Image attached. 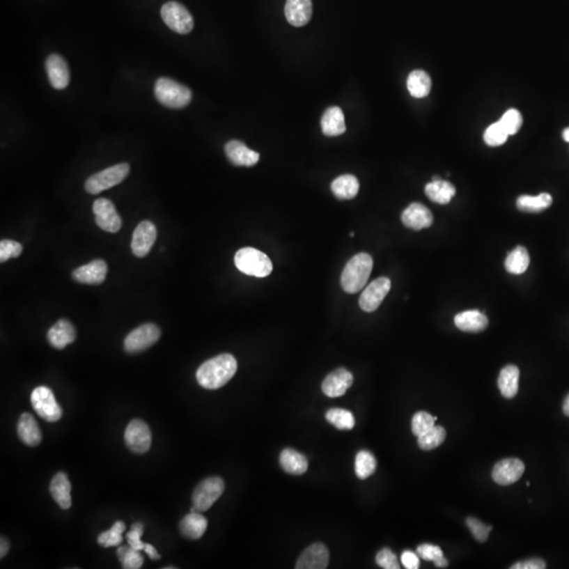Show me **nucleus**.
Here are the masks:
<instances>
[{"mask_svg": "<svg viewBox=\"0 0 569 569\" xmlns=\"http://www.w3.org/2000/svg\"><path fill=\"white\" fill-rule=\"evenodd\" d=\"M237 371V361L229 353L217 355L205 361L197 369L196 380L201 387L215 390L225 386Z\"/></svg>", "mask_w": 569, "mask_h": 569, "instance_id": "obj_1", "label": "nucleus"}, {"mask_svg": "<svg viewBox=\"0 0 569 569\" xmlns=\"http://www.w3.org/2000/svg\"><path fill=\"white\" fill-rule=\"evenodd\" d=\"M373 260L368 254L353 256L343 270L341 285L347 293H357L365 287L373 271Z\"/></svg>", "mask_w": 569, "mask_h": 569, "instance_id": "obj_2", "label": "nucleus"}, {"mask_svg": "<svg viewBox=\"0 0 569 569\" xmlns=\"http://www.w3.org/2000/svg\"><path fill=\"white\" fill-rule=\"evenodd\" d=\"M154 93L162 106L171 109L185 108L192 100V92L188 87L167 77L159 78L156 81Z\"/></svg>", "mask_w": 569, "mask_h": 569, "instance_id": "obj_3", "label": "nucleus"}, {"mask_svg": "<svg viewBox=\"0 0 569 569\" xmlns=\"http://www.w3.org/2000/svg\"><path fill=\"white\" fill-rule=\"evenodd\" d=\"M236 268L250 276L266 277L272 272V262L260 250L242 248L236 252L234 258Z\"/></svg>", "mask_w": 569, "mask_h": 569, "instance_id": "obj_4", "label": "nucleus"}, {"mask_svg": "<svg viewBox=\"0 0 569 569\" xmlns=\"http://www.w3.org/2000/svg\"><path fill=\"white\" fill-rule=\"evenodd\" d=\"M224 490L225 482L219 476H211L199 483L193 492V507L191 511L204 513L208 510L221 498Z\"/></svg>", "mask_w": 569, "mask_h": 569, "instance_id": "obj_5", "label": "nucleus"}, {"mask_svg": "<svg viewBox=\"0 0 569 569\" xmlns=\"http://www.w3.org/2000/svg\"><path fill=\"white\" fill-rule=\"evenodd\" d=\"M129 172L130 167L128 164H118L102 170L88 178L85 185L86 191L90 194H98L102 191L108 190L120 184L128 176Z\"/></svg>", "mask_w": 569, "mask_h": 569, "instance_id": "obj_6", "label": "nucleus"}, {"mask_svg": "<svg viewBox=\"0 0 569 569\" xmlns=\"http://www.w3.org/2000/svg\"><path fill=\"white\" fill-rule=\"evenodd\" d=\"M31 402L38 416L48 422H56L63 416V410L57 404L52 390L46 386H40L33 390Z\"/></svg>", "mask_w": 569, "mask_h": 569, "instance_id": "obj_7", "label": "nucleus"}, {"mask_svg": "<svg viewBox=\"0 0 569 569\" xmlns=\"http://www.w3.org/2000/svg\"><path fill=\"white\" fill-rule=\"evenodd\" d=\"M162 18L165 24L178 34H188L193 30L194 22L190 12L176 1H170L162 6Z\"/></svg>", "mask_w": 569, "mask_h": 569, "instance_id": "obj_8", "label": "nucleus"}, {"mask_svg": "<svg viewBox=\"0 0 569 569\" xmlns=\"http://www.w3.org/2000/svg\"><path fill=\"white\" fill-rule=\"evenodd\" d=\"M160 338L159 328L154 324L141 325L131 332L125 340V350L128 353H139L153 346Z\"/></svg>", "mask_w": 569, "mask_h": 569, "instance_id": "obj_9", "label": "nucleus"}, {"mask_svg": "<svg viewBox=\"0 0 569 569\" xmlns=\"http://www.w3.org/2000/svg\"><path fill=\"white\" fill-rule=\"evenodd\" d=\"M125 441L132 453L143 455L151 447L152 435L149 426L141 420L131 421L125 432Z\"/></svg>", "mask_w": 569, "mask_h": 569, "instance_id": "obj_10", "label": "nucleus"}, {"mask_svg": "<svg viewBox=\"0 0 569 569\" xmlns=\"http://www.w3.org/2000/svg\"><path fill=\"white\" fill-rule=\"evenodd\" d=\"M390 289L391 281L388 277L382 276L375 279L361 293L359 301V307L365 312L375 311L387 297Z\"/></svg>", "mask_w": 569, "mask_h": 569, "instance_id": "obj_11", "label": "nucleus"}, {"mask_svg": "<svg viewBox=\"0 0 569 569\" xmlns=\"http://www.w3.org/2000/svg\"><path fill=\"white\" fill-rule=\"evenodd\" d=\"M93 212L98 227L104 231L116 233L121 228V219L112 201L108 198H98L93 205Z\"/></svg>", "mask_w": 569, "mask_h": 569, "instance_id": "obj_12", "label": "nucleus"}, {"mask_svg": "<svg viewBox=\"0 0 569 569\" xmlns=\"http://www.w3.org/2000/svg\"><path fill=\"white\" fill-rule=\"evenodd\" d=\"M157 237V230L155 225L151 221H143L137 226L133 233L131 248L137 258H145L149 254L152 246Z\"/></svg>", "mask_w": 569, "mask_h": 569, "instance_id": "obj_13", "label": "nucleus"}, {"mask_svg": "<svg viewBox=\"0 0 569 569\" xmlns=\"http://www.w3.org/2000/svg\"><path fill=\"white\" fill-rule=\"evenodd\" d=\"M525 471V465L519 459H505L494 465L492 478L497 484L508 486L519 481Z\"/></svg>", "mask_w": 569, "mask_h": 569, "instance_id": "obj_14", "label": "nucleus"}, {"mask_svg": "<svg viewBox=\"0 0 569 569\" xmlns=\"http://www.w3.org/2000/svg\"><path fill=\"white\" fill-rule=\"evenodd\" d=\"M353 383V375L345 368H338L325 377L322 390L329 398H340L346 393Z\"/></svg>", "mask_w": 569, "mask_h": 569, "instance_id": "obj_15", "label": "nucleus"}, {"mask_svg": "<svg viewBox=\"0 0 569 569\" xmlns=\"http://www.w3.org/2000/svg\"><path fill=\"white\" fill-rule=\"evenodd\" d=\"M329 563V552L324 544H312L297 560V569H325Z\"/></svg>", "mask_w": 569, "mask_h": 569, "instance_id": "obj_16", "label": "nucleus"}, {"mask_svg": "<svg viewBox=\"0 0 569 569\" xmlns=\"http://www.w3.org/2000/svg\"><path fill=\"white\" fill-rule=\"evenodd\" d=\"M108 266L102 260H95L85 266L78 267L72 273V277L78 283L87 285H100L106 279Z\"/></svg>", "mask_w": 569, "mask_h": 569, "instance_id": "obj_17", "label": "nucleus"}, {"mask_svg": "<svg viewBox=\"0 0 569 569\" xmlns=\"http://www.w3.org/2000/svg\"><path fill=\"white\" fill-rule=\"evenodd\" d=\"M228 159L235 166L252 167L260 160V154L240 141H230L225 146Z\"/></svg>", "mask_w": 569, "mask_h": 569, "instance_id": "obj_18", "label": "nucleus"}, {"mask_svg": "<svg viewBox=\"0 0 569 569\" xmlns=\"http://www.w3.org/2000/svg\"><path fill=\"white\" fill-rule=\"evenodd\" d=\"M47 73L53 88L63 90L70 83V70L67 61L59 54H52L46 61Z\"/></svg>", "mask_w": 569, "mask_h": 569, "instance_id": "obj_19", "label": "nucleus"}, {"mask_svg": "<svg viewBox=\"0 0 569 569\" xmlns=\"http://www.w3.org/2000/svg\"><path fill=\"white\" fill-rule=\"evenodd\" d=\"M402 221L406 227L418 231L432 225V213L424 205L414 203L405 209L402 215Z\"/></svg>", "mask_w": 569, "mask_h": 569, "instance_id": "obj_20", "label": "nucleus"}, {"mask_svg": "<svg viewBox=\"0 0 569 569\" xmlns=\"http://www.w3.org/2000/svg\"><path fill=\"white\" fill-rule=\"evenodd\" d=\"M311 0H287L285 6V15L289 24L293 26H303L312 17Z\"/></svg>", "mask_w": 569, "mask_h": 569, "instance_id": "obj_21", "label": "nucleus"}, {"mask_svg": "<svg viewBox=\"0 0 569 569\" xmlns=\"http://www.w3.org/2000/svg\"><path fill=\"white\" fill-rule=\"evenodd\" d=\"M47 338L54 348H65L68 345L72 344L75 341V328L69 320L61 318L56 324L53 325L51 329L49 330Z\"/></svg>", "mask_w": 569, "mask_h": 569, "instance_id": "obj_22", "label": "nucleus"}, {"mask_svg": "<svg viewBox=\"0 0 569 569\" xmlns=\"http://www.w3.org/2000/svg\"><path fill=\"white\" fill-rule=\"evenodd\" d=\"M455 324L461 332L478 334L488 327V318L478 310H467L455 315Z\"/></svg>", "mask_w": 569, "mask_h": 569, "instance_id": "obj_23", "label": "nucleus"}, {"mask_svg": "<svg viewBox=\"0 0 569 569\" xmlns=\"http://www.w3.org/2000/svg\"><path fill=\"white\" fill-rule=\"evenodd\" d=\"M208 527V521L198 511H191L180 523V533L189 540H198Z\"/></svg>", "mask_w": 569, "mask_h": 569, "instance_id": "obj_24", "label": "nucleus"}, {"mask_svg": "<svg viewBox=\"0 0 569 569\" xmlns=\"http://www.w3.org/2000/svg\"><path fill=\"white\" fill-rule=\"evenodd\" d=\"M322 133L326 137H338L346 131L344 113L338 107H330L325 111L320 120Z\"/></svg>", "mask_w": 569, "mask_h": 569, "instance_id": "obj_25", "label": "nucleus"}, {"mask_svg": "<svg viewBox=\"0 0 569 569\" xmlns=\"http://www.w3.org/2000/svg\"><path fill=\"white\" fill-rule=\"evenodd\" d=\"M50 492L55 502L63 509L71 507V483L65 472H59L51 481Z\"/></svg>", "mask_w": 569, "mask_h": 569, "instance_id": "obj_26", "label": "nucleus"}, {"mask_svg": "<svg viewBox=\"0 0 569 569\" xmlns=\"http://www.w3.org/2000/svg\"><path fill=\"white\" fill-rule=\"evenodd\" d=\"M18 435L26 445L35 447L42 442V432L32 414H22L17 427Z\"/></svg>", "mask_w": 569, "mask_h": 569, "instance_id": "obj_27", "label": "nucleus"}, {"mask_svg": "<svg viewBox=\"0 0 569 569\" xmlns=\"http://www.w3.org/2000/svg\"><path fill=\"white\" fill-rule=\"evenodd\" d=\"M279 463L287 474H295V476L305 474L308 469L307 458L293 449H286L281 451L279 455Z\"/></svg>", "mask_w": 569, "mask_h": 569, "instance_id": "obj_28", "label": "nucleus"}, {"mask_svg": "<svg viewBox=\"0 0 569 569\" xmlns=\"http://www.w3.org/2000/svg\"><path fill=\"white\" fill-rule=\"evenodd\" d=\"M425 193L433 203L446 205L451 203L455 195V188L451 182L446 180H432L425 187Z\"/></svg>", "mask_w": 569, "mask_h": 569, "instance_id": "obj_29", "label": "nucleus"}, {"mask_svg": "<svg viewBox=\"0 0 569 569\" xmlns=\"http://www.w3.org/2000/svg\"><path fill=\"white\" fill-rule=\"evenodd\" d=\"M520 371L517 366L508 365L501 371L498 385L504 398H513L519 391Z\"/></svg>", "mask_w": 569, "mask_h": 569, "instance_id": "obj_30", "label": "nucleus"}, {"mask_svg": "<svg viewBox=\"0 0 569 569\" xmlns=\"http://www.w3.org/2000/svg\"><path fill=\"white\" fill-rule=\"evenodd\" d=\"M552 204V196L549 193H541L537 196L522 195L517 198V207L520 211L527 213H539L549 208Z\"/></svg>", "mask_w": 569, "mask_h": 569, "instance_id": "obj_31", "label": "nucleus"}, {"mask_svg": "<svg viewBox=\"0 0 569 569\" xmlns=\"http://www.w3.org/2000/svg\"><path fill=\"white\" fill-rule=\"evenodd\" d=\"M431 78L423 70H414L407 78V88L414 98H424L430 93Z\"/></svg>", "mask_w": 569, "mask_h": 569, "instance_id": "obj_32", "label": "nucleus"}, {"mask_svg": "<svg viewBox=\"0 0 569 569\" xmlns=\"http://www.w3.org/2000/svg\"><path fill=\"white\" fill-rule=\"evenodd\" d=\"M332 190L338 199H352L359 190V182L354 176L345 174L332 182Z\"/></svg>", "mask_w": 569, "mask_h": 569, "instance_id": "obj_33", "label": "nucleus"}, {"mask_svg": "<svg viewBox=\"0 0 569 569\" xmlns=\"http://www.w3.org/2000/svg\"><path fill=\"white\" fill-rule=\"evenodd\" d=\"M531 263V258L526 248L519 246L507 256L505 260V268L511 274H522L527 270Z\"/></svg>", "mask_w": 569, "mask_h": 569, "instance_id": "obj_34", "label": "nucleus"}, {"mask_svg": "<svg viewBox=\"0 0 569 569\" xmlns=\"http://www.w3.org/2000/svg\"><path fill=\"white\" fill-rule=\"evenodd\" d=\"M355 474L361 480L369 478L377 469V460L373 453L367 451H359L355 458Z\"/></svg>", "mask_w": 569, "mask_h": 569, "instance_id": "obj_35", "label": "nucleus"}, {"mask_svg": "<svg viewBox=\"0 0 569 569\" xmlns=\"http://www.w3.org/2000/svg\"><path fill=\"white\" fill-rule=\"evenodd\" d=\"M326 420L340 430H351L354 427L353 414L342 408H332L326 412Z\"/></svg>", "mask_w": 569, "mask_h": 569, "instance_id": "obj_36", "label": "nucleus"}, {"mask_svg": "<svg viewBox=\"0 0 569 569\" xmlns=\"http://www.w3.org/2000/svg\"><path fill=\"white\" fill-rule=\"evenodd\" d=\"M446 430L442 426H433L430 430L418 437V444L423 451H432L444 443Z\"/></svg>", "mask_w": 569, "mask_h": 569, "instance_id": "obj_37", "label": "nucleus"}, {"mask_svg": "<svg viewBox=\"0 0 569 569\" xmlns=\"http://www.w3.org/2000/svg\"><path fill=\"white\" fill-rule=\"evenodd\" d=\"M126 531L124 522L117 521L109 531L98 536V542L102 547H114L123 543V533Z\"/></svg>", "mask_w": 569, "mask_h": 569, "instance_id": "obj_38", "label": "nucleus"}, {"mask_svg": "<svg viewBox=\"0 0 569 569\" xmlns=\"http://www.w3.org/2000/svg\"><path fill=\"white\" fill-rule=\"evenodd\" d=\"M416 554L421 559L425 561H431L435 563V567L445 568L449 566V561L444 556L443 552L439 546L431 545V544H422L416 549Z\"/></svg>", "mask_w": 569, "mask_h": 569, "instance_id": "obj_39", "label": "nucleus"}, {"mask_svg": "<svg viewBox=\"0 0 569 569\" xmlns=\"http://www.w3.org/2000/svg\"><path fill=\"white\" fill-rule=\"evenodd\" d=\"M117 556L125 569H139L143 566V558L139 550L131 546H121L117 549Z\"/></svg>", "mask_w": 569, "mask_h": 569, "instance_id": "obj_40", "label": "nucleus"}, {"mask_svg": "<svg viewBox=\"0 0 569 569\" xmlns=\"http://www.w3.org/2000/svg\"><path fill=\"white\" fill-rule=\"evenodd\" d=\"M508 137V133L501 125L500 121H497L494 124L490 125L485 131L484 141L490 147H499L506 143Z\"/></svg>", "mask_w": 569, "mask_h": 569, "instance_id": "obj_41", "label": "nucleus"}, {"mask_svg": "<svg viewBox=\"0 0 569 569\" xmlns=\"http://www.w3.org/2000/svg\"><path fill=\"white\" fill-rule=\"evenodd\" d=\"M437 420V416H432L428 412H416L412 421V433L416 437H421L435 426Z\"/></svg>", "mask_w": 569, "mask_h": 569, "instance_id": "obj_42", "label": "nucleus"}, {"mask_svg": "<svg viewBox=\"0 0 569 569\" xmlns=\"http://www.w3.org/2000/svg\"><path fill=\"white\" fill-rule=\"evenodd\" d=\"M499 121L509 135H513L517 134L521 129L523 125V117H522L521 112L517 109H509Z\"/></svg>", "mask_w": 569, "mask_h": 569, "instance_id": "obj_43", "label": "nucleus"}, {"mask_svg": "<svg viewBox=\"0 0 569 569\" xmlns=\"http://www.w3.org/2000/svg\"><path fill=\"white\" fill-rule=\"evenodd\" d=\"M466 524L469 528L470 533L474 536L476 541L483 543L488 539L490 531H492V526L485 525L480 520L476 519L474 517H469L466 519Z\"/></svg>", "mask_w": 569, "mask_h": 569, "instance_id": "obj_44", "label": "nucleus"}, {"mask_svg": "<svg viewBox=\"0 0 569 569\" xmlns=\"http://www.w3.org/2000/svg\"><path fill=\"white\" fill-rule=\"evenodd\" d=\"M22 254V246L15 240H5L0 242V262L5 263L10 258H18Z\"/></svg>", "mask_w": 569, "mask_h": 569, "instance_id": "obj_45", "label": "nucleus"}, {"mask_svg": "<svg viewBox=\"0 0 569 569\" xmlns=\"http://www.w3.org/2000/svg\"><path fill=\"white\" fill-rule=\"evenodd\" d=\"M375 562L382 568L385 569H398L400 564H398V558L396 554L389 549V548H383L381 552L375 556Z\"/></svg>", "mask_w": 569, "mask_h": 569, "instance_id": "obj_46", "label": "nucleus"}, {"mask_svg": "<svg viewBox=\"0 0 569 569\" xmlns=\"http://www.w3.org/2000/svg\"><path fill=\"white\" fill-rule=\"evenodd\" d=\"M143 533V525L141 522L133 524L130 531L127 533V540H128L129 545L137 550L145 549L146 543L141 541V538Z\"/></svg>", "mask_w": 569, "mask_h": 569, "instance_id": "obj_47", "label": "nucleus"}, {"mask_svg": "<svg viewBox=\"0 0 569 569\" xmlns=\"http://www.w3.org/2000/svg\"><path fill=\"white\" fill-rule=\"evenodd\" d=\"M402 564L404 565L405 568L407 569H418L420 567V556L418 554H414L410 550H405L400 556Z\"/></svg>", "mask_w": 569, "mask_h": 569, "instance_id": "obj_48", "label": "nucleus"}, {"mask_svg": "<svg viewBox=\"0 0 569 569\" xmlns=\"http://www.w3.org/2000/svg\"><path fill=\"white\" fill-rule=\"evenodd\" d=\"M511 569H544L546 568V563L541 559L533 558L523 562L515 563Z\"/></svg>", "mask_w": 569, "mask_h": 569, "instance_id": "obj_49", "label": "nucleus"}, {"mask_svg": "<svg viewBox=\"0 0 569 569\" xmlns=\"http://www.w3.org/2000/svg\"><path fill=\"white\" fill-rule=\"evenodd\" d=\"M143 550H145L146 554H147L148 556H150V559H151V560L154 561L159 560L160 559L159 554H158V552H156V548H154V546L151 545V544L146 543L145 549Z\"/></svg>", "mask_w": 569, "mask_h": 569, "instance_id": "obj_50", "label": "nucleus"}, {"mask_svg": "<svg viewBox=\"0 0 569 569\" xmlns=\"http://www.w3.org/2000/svg\"><path fill=\"white\" fill-rule=\"evenodd\" d=\"M9 541L6 538H1V541H0V558L3 559V556H6V554L9 552Z\"/></svg>", "mask_w": 569, "mask_h": 569, "instance_id": "obj_51", "label": "nucleus"}, {"mask_svg": "<svg viewBox=\"0 0 569 569\" xmlns=\"http://www.w3.org/2000/svg\"><path fill=\"white\" fill-rule=\"evenodd\" d=\"M563 412L565 416H569V394L565 398L564 403H563Z\"/></svg>", "mask_w": 569, "mask_h": 569, "instance_id": "obj_52", "label": "nucleus"}, {"mask_svg": "<svg viewBox=\"0 0 569 569\" xmlns=\"http://www.w3.org/2000/svg\"><path fill=\"white\" fill-rule=\"evenodd\" d=\"M563 139H564L565 141L569 143V128H566L563 131Z\"/></svg>", "mask_w": 569, "mask_h": 569, "instance_id": "obj_53", "label": "nucleus"}]
</instances>
